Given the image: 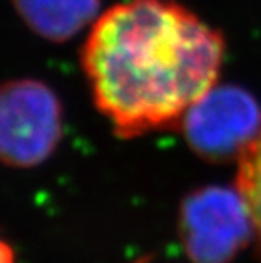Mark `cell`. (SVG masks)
Here are the masks:
<instances>
[{"label":"cell","mask_w":261,"mask_h":263,"mask_svg":"<svg viewBox=\"0 0 261 263\" xmlns=\"http://www.w3.org/2000/svg\"><path fill=\"white\" fill-rule=\"evenodd\" d=\"M63 105L37 78L0 83V163L29 170L43 165L63 138Z\"/></svg>","instance_id":"2"},{"label":"cell","mask_w":261,"mask_h":263,"mask_svg":"<svg viewBox=\"0 0 261 263\" xmlns=\"http://www.w3.org/2000/svg\"><path fill=\"white\" fill-rule=\"evenodd\" d=\"M19 19L49 43H66L101 15L102 0H10Z\"/></svg>","instance_id":"5"},{"label":"cell","mask_w":261,"mask_h":263,"mask_svg":"<svg viewBox=\"0 0 261 263\" xmlns=\"http://www.w3.org/2000/svg\"><path fill=\"white\" fill-rule=\"evenodd\" d=\"M178 236L192 263H231L254 241L239 190L220 185L192 190L180 204Z\"/></svg>","instance_id":"3"},{"label":"cell","mask_w":261,"mask_h":263,"mask_svg":"<svg viewBox=\"0 0 261 263\" xmlns=\"http://www.w3.org/2000/svg\"><path fill=\"white\" fill-rule=\"evenodd\" d=\"M219 31L173 0H126L98 15L80 49L93 105L121 139L178 127L217 85Z\"/></svg>","instance_id":"1"},{"label":"cell","mask_w":261,"mask_h":263,"mask_svg":"<svg viewBox=\"0 0 261 263\" xmlns=\"http://www.w3.org/2000/svg\"><path fill=\"white\" fill-rule=\"evenodd\" d=\"M178 127L197 156L217 163L237 161L261 129V107L239 87H214L188 110Z\"/></svg>","instance_id":"4"},{"label":"cell","mask_w":261,"mask_h":263,"mask_svg":"<svg viewBox=\"0 0 261 263\" xmlns=\"http://www.w3.org/2000/svg\"><path fill=\"white\" fill-rule=\"evenodd\" d=\"M0 263H15L14 248L2 238H0Z\"/></svg>","instance_id":"7"},{"label":"cell","mask_w":261,"mask_h":263,"mask_svg":"<svg viewBox=\"0 0 261 263\" xmlns=\"http://www.w3.org/2000/svg\"><path fill=\"white\" fill-rule=\"evenodd\" d=\"M236 189L246 202L254 229V243L261 255V129L237 158Z\"/></svg>","instance_id":"6"}]
</instances>
